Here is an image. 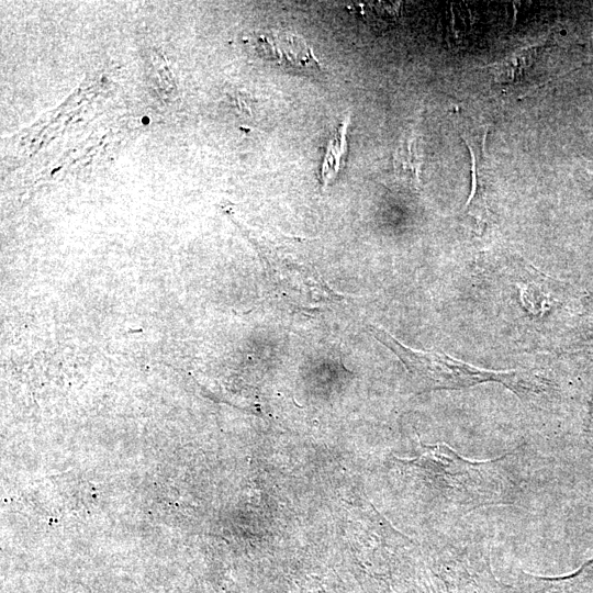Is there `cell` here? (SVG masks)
Listing matches in <instances>:
<instances>
[{"label": "cell", "instance_id": "cell-4", "mask_svg": "<svg viewBox=\"0 0 593 593\" xmlns=\"http://www.w3.org/2000/svg\"><path fill=\"white\" fill-rule=\"evenodd\" d=\"M472 158V192L467 203V210L472 214L481 215L486 210L484 193V156L483 142L477 144L465 139Z\"/></svg>", "mask_w": 593, "mask_h": 593}, {"label": "cell", "instance_id": "cell-8", "mask_svg": "<svg viewBox=\"0 0 593 593\" xmlns=\"http://www.w3.org/2000/svg\"><path fill=\"white\" fill-rule=\"evenodd\" d=\"M588 176H589V178H590V180H591V182H592V184H591V192H592V194H593V172H588Z\"/></svg>", "mask_w": 593, "mask_h": 593}, {"label": "cell", "instance_id": "cell-5", "mask_svg": "<svg viewBox=\"0 0 593 593\" xmlns=\"http://www.w3.org/2000/svg\"><path fill=\"white\" fill-rule=\"evenodd\" d=\"M349 119L345 120L329 141L326 155L322 165L321 180L324 186L328 184L338 174L346 156V130Z\"/></svg>", "mask_w": 593, "mask_h": 593}, {"label": "cell", "instance_id": "cell-6", "mask_svg": "<svg viewBox=\"0 0 593 593\" xmlns=\"http://www.w3.org/2000/svg\"><path fill=\"white\" fill-rule=\"evenodd\" d=\"M537 53L538 48L535 46L525 47L493 65L496 79L499 81L517 80L534 63Z\"/></svg>", "mask_w": 593, "mask_h": 593}, {"label": "cell", "instance_id": "cell-7", "mask_svg": "<svg viewBox=\"0 0 593 593\" xmlns=\"http://www.w3.org/2000/svg\"><path fill=\"white\" fill-rule=\"evenodd\" d=\"M359 7L365 19L376 26L393 21L398 13V7L393 3L365 2L359 3Z\"/></svg>", "mask_w": 593, "mask_h": 593}, {"label": "cell", "instance_id": "cell-2", "mask_svg": "<svg viewBox=\"0 0 593 593\" xmlns=\"http://www.w3.org/2000/svg\"><path fill=\"white\" fill-rule=\"evenodd\" d=\"M257 45L262 56L279 65L301 68L320 66L309 44L296 34L271 30L257 37Z\"/></svg>", "mask_w": 593, "mask_h": 593}, {"label": "cell", "instance_id": "cell-9", "mask_svg": "<svg viewBox=\"0 0 593 593\" xmlns=\"http://www.w3.org/2000/svg\"><path fill=\"white\" fill-rule=\"evenodd\" d=\"M590 427L593 429V404L591 410Z\"/></svg>", "mask_w": 593, "mask_h": 593}, {"label": "cell", "instance_id": "cell-1", "mask_svg": "<svg viewBox=\"0 0 593 593\" xmlns=\"http://www.w3.org/2000/svg\"><path fill=\"white\" fill-rule=\"evenodd\" d=\"M371 334L403 362L426 389H463L484 382H499L526 400L540 391L541 381L528 370H490L452 358L440 351L416 350L400 343L385 329L370 326Z\"/></svg>", "mask_w": 593, "mask_h": 593}, {"label": "cell", "instance_id": "cell-3", "mask_svg": "<svg viewBox=\"0 0 593 593\" xmlns=\"http://www.w3.org/2000/svg\"><path fill=\"white\" fill-rule=\"evenodd\" d=\"M395 172L413 182L419 181L422 167L421 137L415 128L409 130L402 137L393 158Z\"/></svg>", "mask_w": 593, "mask_h": 593}]
</instances>
